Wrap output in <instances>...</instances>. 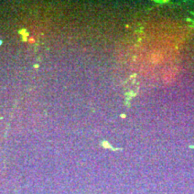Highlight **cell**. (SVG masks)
I'll return each instance as SVG.
<instances>
[{"label": "cell", "instance_id": "6da1fadb", "mask_svg": "<svg viewBox=\"0 0 194 194\" xmlns=\"http://www.w3.org/2000/svg\"><path fill=\"white\" fill-rule=\"evenodd\" d=\"M1 43H2V42H1V41H0V45H1Z\"/></svg>", "mask_w": 194, "mask_h": 194}]
</instances>
